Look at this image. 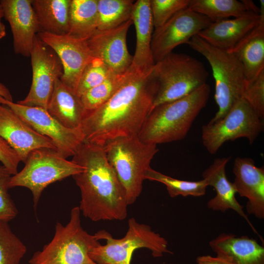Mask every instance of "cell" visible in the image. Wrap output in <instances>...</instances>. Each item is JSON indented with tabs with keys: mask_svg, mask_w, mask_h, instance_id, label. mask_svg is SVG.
I'll return each instance as SVG.
<instances>
[{
	"mask_svg": "<svg viewBox=\"0 0 264 264\" xmlns=\"http://www.w3.org/2000/svg\"><path fill=\"white\" fill-rule=\"evenodd\" d=\"M154 67L142 70L131 66L126 81L112 97L87 111L80 126L84 142L103 146L117 138L138 135L158 89Z\"/></svg>",
	"mask_w": 264,
	"mask_h": 264,
	"instance_id": "cell-1",
	"label": "cell"
},
{
	"mask_svg": "<svg viewBox=\"0 0 264 264\" xmlns=\"http://www.w3.org/2000/svg\"><path fill=\"white\" fill-rule=\"evenodd\" d=\"M71 161L84 168L72 176L80 190L83 215L93 221L125 220L129 205L126 193L103 146L84 142Z\"/></svg>",
	"mask_w": 264,
	"mask_h": 264,
	"instance_id": "cell-2",
	"label": "cell"
},
{
	"mask_svg": "<svg viewBox=\"0 0 264 264\" xmlns=\"http://www.w3.org/2000/svg\"><path fill=\"white\" fill-rule=\"evenodd\" d=\"M210 93V87L206 83L182 98L156 106L144 123L139 138L156 145L184 139L206 106Z\"/></svg>",
	"mask_w": 264,
	"mask_h": 264,
	"instance_id": "cell-3",
	"label": "cell"
},
{
	"mask_svg": "<svg viewBox=\"0 0 264 264\" xmlns=\"http://www.w3.org/2000/svg\"><path fill=\"white\" fill-rule=\"evenodd\" d=\"M79 206L72 208L66 225L57 222L52 240L42 251L34 254L30 264H97L89 257V252L104 240L106 230L91 235L85 230L81 222Z\"/></svg>",
	"mask_w": 264,
	"mask_h": 264,
	"instance_id": "cell-4",
	"label": "cell"
},
{
	"mask_svg": "<svg viewBox=\"0 0 264 264\" xmlns=\"http://www.w3.org/2000/svg\"><path fill=\"white\" fill-rule=\"evenodd\" d=\"M103 148L125 191L128 204L134 203L141 193L145 174L158 151L157 145L132 136L113 139Z\"/></svg>",
	"mask_w": 264,
	"mask_h": 264,
	"instance_id": "cell-5",
	"label": "cell"
},
{
	"mask_svg": "<svg viewBox=\"0 0 264 264\" xmlns=\"http://www.w3.org/2000/svg\"><path fill=\"white\" fill-rule=\"evenodd\" d=\"M187 44L206 58L212 70L218 110L209 122H215L221 119L242 98L246 80L243 67L232 53L211 45L198 35L191 38Z\"/></svg>",
	"mask_w": 264,
	"mask_h": 264,
	"instance_id": "cell-6",
	"label": "cell"
},
{
	"mask_svg": "<svg viewBox=\"0 0 264 264\" xmlns=\"http://www.w3.org/2000/svg\"><path fill=\"white\" fill-rule=\"evenodd\" d=\"M154 71L158 89L151 110L182 98L206 84L208 72L198 60L183 53H171L155 63Z\"/></svg>",
	"mask_w": 264,
	"mask_h": 264,
	"instance_id": "cell-7",
	"label": "cell"
},
{
	"mask_svg": "<svg viewBox=\"0 0 264 264\" xmlns=\"http://www.w3.org/2000/svg\"><path fill=\"white\" fill-rule=\"evenodd\" d=\"M25 166L11 176L10 188L23 187L30 190L36 211L42 194L49 184L81 172L84 168L62 156L57 151L45 148L33 150Z\"/></svg>",
	"mask_w": 264,
	"mask_h": 264,
	"instance_id": "cell-8",
	"label": "cell"
},
{
	"mask_svg": "<svg viewBox=\"0 0 264 264\" xmlns=\"http://www.w3.org/2000/svg\"><path fill=\"white\" fill-rule=\"evenodd\" d=\"M104 240L105 245L99 244L88 253L97 264H131L133 252L141 248L150 250L155 258L162 257L165 253L173 254L164 237L134 218L129 219L128 229L124 237L115 239L108 232Z\"/></svg>",
	"mask_w": 264,
	"mask_h": 264,
	"instance_id": "cell-9",
	"label": "cell"
},
{
	"mask_svg": "<svg viewBox=\"0 0 264 264\" xmlns=\"http://www.w3.org/2000/svg\"><path fill=\"white\" fill-rule=\"evenodd\" d=\"M263 129V120L241 98L221 119L202 126V141L207 151L214 154L225 142L239 138H245L252 144Z\"/></svg>",
	"mask_w": 264,
	"mask_h": 264,
	"instance_id": "cell-10",
	"label": "cell"
},
{
	"mask_svg": "<svg viewBox=\"0 0 264 264\" xmlns=\"http://www.w3.org/2000/svg\"><path fill=\"white\" fill-rule=\"evenodd\" d=\"M32 83L26 97L18 104L47 109L56 81L63 75L62 63L56 53L36 35L30 53Z\"/></svg>",
	"mask_w": 264,
	"mask_h": 264,
	"instance_id": "cell-11",
	"label": "cell"
},
{
	"mask_svg": "<svg viewBox=\"0 0 264 264\" xmlns=\"http://www.w3.org/2000/svg\"><path fill=\"white\" fill-rule=\"evenodd\" d=\"M1 104L9 107L37 132L49 138L57 151L65 158L73 156L84 142L80 128L65 127L44 109L20 105L3 98Z\"/></svg>",
	"mask_w": 264,
	"mask_h": 264,
	"instance_id": "cell-12",
	"label": "cell"
},
{
	"mask_svg": "<svg viewBox=\"0 0 264 264\" xmlns=\"http://www.w3.org/2000/svg\"><path fill=\"white\" fill-rule=\"evenodd\" d=\"M212 22L207 17L188 8L179 11L162 25L154 29L151 48L155 63L172 53L176 46L187 44L191 38Z\"/></svg>",
	"mask_w": 264,
	"mask_h": 264,
	"instance_id": "cell-13",
	"label": "cell"
},
{
	"mask_svg": "<svg viewBox=\"0 0 264 264\" xmlns=\"http://www.w3.org/2000/svg\"><path fill=\"white\" fill-rule=\"evenodd\" d=\"M37 35L58 56L63 69L60 79L75 92L84 68L95 58L87 40L68 34L59 35L40 32Z\"/></svg>",
	"mask_w": 264,
	"mask_h": 264,
	"instance_id": "cell-14",
	"label": "cell"
},
{
	"mask_svg": "<svg viewBox=\"0 0 264 264\" xmlns=\"http://www.w3.org/2000/svg\"><path fill=\"white\" fill-rule=\"evenodd\" d=\"M132 23L131 19L115 28L97 30L87 40L93 56L103 62L113 73H124L132 64V56L128 51L126 42Z\"/></svg>",
	"mask_w": 264,
	"mask_h": 264,
	"instance_id": "cell-15",
	"label": "cell"
},
{
	"mask_svg": "<svg viewBox=\"0 0 264 264\" xmlns=\"http://www.w3.org/2000/svg\"><path fill=\"white\" fill-rule=\"evenodd\" d=\"M0 136L25 162L33 150L45 148L57 151L52 141L30 127L7 106L0 105Z\"/></svg>",
	"mask_w": 264,
	"mask_h": 264,
	"instance_id": "cell-16",
	"label": "cell"
},
{
	"mask_svg": "<svg viewBox=\"0 0 264 264\" xmlns=\"http://www.w3.org/2000/svg\"><path fill=\"white\" fill-rule=\"evenodd\" d=\"M0 4L11 27L15 53L30 57L34 38L41 32L32 0H1Z\"/></svg>",
	"mask_w": 264,
	"mask_h": 264,
	"instance_id": "cell-17",
	"label": "cell"
},
{
	"mask_svg": "<svg viewBox=\"0 0 264 264\" xmlns=\"http://www.w3.org/2000/svg\"><path fill=\"white\" fill-rule=\"evenodd\" d=\"M233 182L237 193L246 198L248 214L264 219V168L249 157H237L234 162Z\"/></svg>",
	"mask_w": 264,
	"mask_h": 264,
	"instance_id": "cell-18",
	"label": "cell"
},
{
	"mask_svg": "<svg viewBox=\"0 0 264 264\" xmlns=\"http://www.w3.org/2000/svg\"><path fill=\"white\" fill-rule=\"evenodd\" d=\"M231 158L228 156L216 158L203 172V179L208 186L213 187L216 192V196L207 202V207L213 211L222 212L229 209L235 211L247 221L253 231L260 236L243 211V206L236 199L237 192L234 184L226 176L225 167Z\"/></svg>",
	"mask_w": 264,
	"mask_h": 264,
	"instance_id": "cell-19",
	"label": "cell"
},
{
	"mask_svg": "<svg viewBox=\"0 0 264 264\" xmlns=\"http://www.w3.org/2000/svg\"><path fill=\"white\" fill-rule=\"evenodd\" d=\"M260 18V13L249 11L240 17L212 22L198 35L211 45L228 50L257 25Z\"/></svg>",
	"mask_w": 264,
	"mask_h": 264,
	"instance_id": "cell-20",
	"label": "cell"
},
{
	"mask_svg": "<svg viewBox=\"0 0 264 264\" xmlns=\"http://www.w3.org/2000/svg\"><path fill=\"white\" fill-rule=\"evenodd\" d=\"M217 256L233 264H264V247L247 236L222 233L209 242Z\"/></svg>",
	"mask_w": 264,
	"mask_h": 264,
	"instance_id": "cell-21",
	"label": "cell"
},
{
	"mask_svg": "<svg viewBox=\"0 0 264 264\" xmlns=\"http://www.w3.org/2000/svg\"><path fill=\"white\" fill-rule=\"evenodd\" d=\"M260 18L257 25L239 42L227 51L241 62L246 80L264 70V0H260Z\"/></svg>",
	"mask_w": 264,
	"mask_h": 264,
	"instance_id": "cell-22",
	"label": "cell"
},
{
	"mask_svg": "<svg viewBox=\"0 0 264 264\" xmlns=\"http://www.w3.org/2000/svg\"><path fill=\"white\" fill-rule=\"evenodd\" d=\"M136 31V46L132 66L146 70L155 65L151 43L154 23L150 0H138L134 2L131 18Z\"/></svg>",
	"mask_w": 264,
	"mask_h": 264,
	"instance_id": "cell-23",
	"label": "cell"
},
{
	"mask_svg": "<svg viewBox=\"0 0 264 264\" xmlns=\"http://www.w3.org/2000/svg\"><path fill=\"white\" fill-rule=\"evenodd\" d=\"M46 110L61 124L71 129L80 128L87 112L81 98L60 79L55 82Z\"/></svg>",
	"mask_w": 264,
	"mask_h": 264,
	"instance_id": "cell-24",
	"label": "cell"
},
{
	"mask_svg": "<svg viewBox=\"0 0 264 264\" xmlns=\"http://www.w3.org/2000/svg\"><path fill=\"white\" fill-rule=\"evenodd\" d=\"M71 0H32L41 32L65 35L69 31Z\"/></svg>",
	"mask_w": 264,
	"mask_h": 264,
	"instance_id": "cell-25",
	"label": "cell"
},
{
	"mask_svg": "<svg viewBox=\"0 0 264 264\" xmlns=\"http://www.w3.org/2000/svg\"><path fill=\"white\" fill-rule=\"evenodd\" d=\"M98 0H71L68 34L88 40L97 30Z\"/></svg>",
	"mask_w": 264,
	"mask_h": 264,
	"instance_id": "cell-26",
	"label": "cell"
},
{
	"mask_svg": "<svg viewBox=\"0 0 264 264\" xmlns=\"http://www.w3.org/2000/svg\"><path fill=\"white\" fill-rule=\"evenodd\" d=\"M188 8L212 22L240 17L249 11L243 0H190Z\"/></svg>",
	"mask_w": 264,
	"mask_h": 264,
	"instance_id": "cell-27",
	"label": "cell"
},
{
	"mask_svg": "<svg viewBox=\"0 0 264 264\" xmlns=\"http://www.w3.org/2000/svg\"><path fill=\"white\" fill-rule=\"evenodd\" d=\"M132 0H98V30L115 28L131 19Z\"/></svg>",
	"mask_w": 264,
	"mask_h": 264,
	"instance_id": "cell-28",
	"label": "cell"
},
{
	"mask_svg": "<svg viewBox=\"0 0 264 264\" xmlns=\"http://www.w3.org/2000/svg\"><path fill=\"white\" fill-rule=\"evenodd\" d=\"M145 180L155 181L165 185L171 198L183 197H200L205 194L208 187L202 179L198 181H187L178 179L155 171L151 167L146 171Z\"/></svg>",
	"mask_w": 264,
	"mask_h": 264,
	"instance_id": "cell-29",
	"label": "cell"
},
{
	"mask_svg": "<svg viewBox=\"0 0 264 264\" xmlns=\"http://www.w3.org/2000/svg\"><path fill=\"white\" fill-rule=\"evenodd\" d=\"M129 69L123 74H111L83 94L80 98L87 111L97 109L110 99L126 81Z\"/></svg>",
	"mask_w": 264,
	"mask_h": 264,
	"instance_id": "cell-30",
	"label": "cell"
},
{
	"mask_svg": "<svg viewBox=\"0 0 264 264\" xmlns=\"http://www.w3.org/2000/svg\"><path fill=\"white\" fill-rule=\"evenodd\" d=\"M8 222L0 220V264H19L27 248L13 232Z\"/></svg>",
	"mask_w": 264,
	"mask_h": 264,
	"instance_id": "cell-31",
	"label": "cell"
},
{
	"mask_svg": "<svg viewBox=\"0 0 264 264\" xmlns=\"http://www.w3.org/2000/svg\"><path fill=\"white\" fill-rule=\"evenodd\" d=\"M113 73L100 59L95 58L84 68L78 81L75 93L81 97L91 88L102 83Z\"/></svg>",
	"mask_w": 264,
	"mask_h": 264,
	"instance_id": "cell-32",
	"label": "cell"
},
{
	"mask_svg": "<svg viewBox=\"0 0 264 264\" xmlns=\"http://www.w3.org/2000/svg\"><path fill=\"white\" fill-rule=\"evenodd\" d=\"M154 29L159 27L175 14L188 8L190 0H150Z\"/></svg>",
	"mask_w": 264,
	"mask_h": 264,
	"instance_id": "cell-33",
	"label": "cell"
},
{
	"mask_svg": "<svg viewBox=\"0 0 264 264\" xmlns=\"http://www.w3.org/2000/svg\"><path fill=\"white\" fill-rule=\"evenodd\" d=\"M242 98L262 119L264 118V70L250 80H245Z\"/></svg>",
	"mask_w": 264,
	"mask_h": 264,
	"instance_id": "cell-34",
	"label": "cell"
},
{
	"mask_svg": "<svg viewBox=\"0 0 264 264\" xmlns=\"http://www.w3.org/2000/svg\"><path fill=\"white\" fill-rule=\"evenodd\" d=\"M12 176L3 166H0V220L8 222L13 220L18 213L8 192Z\"/></svg>",
	"mask_w": 264,
	"mask_h": 264,
	"instance_id": "cell-35",
	"label": "cell"
},
{
	"mask_svg": "<svg viewBox=\"0 0 264 264\" xmlns=\"http://www.w3.org/2000/svg\"><path fill=\"white\" fill-rule=\"evenodd\" d=\"M21 160L16 152L0 136V162L12 176L18 173Z\"/></svg>",
	"mask_w": 264,
	"mask_h": 264,
	"instance_id": "cell-36",
	"label": "cell"
},
{
	"mask_svg": "<svg viewBox=\"0 0 264 264\" xmlns=\"http://www.w3.org/2000/svg\"><path fill=\"white\" fill-rule=\"evenodd\" d=\"M196 261L197 264H233L224 258L209 255L199 256Z\"/></svg>",
	"mask_w": 264,
	"mask_h": 264,
	"instance_id": "cell-37",
	"label": "cell"
},
{
	"mask_svg": "<svg viewBox=\"0 0 264 264\" xmlns=\"http://www.w3.org/2000/svg\"><path fill=\"white\" fill-rule=\"evenodd\" d=\"M0 96L8 101H13L12 96L9 90L1 83H0Z\"/></svg>",
	"mask_w": 264,
	"mask_h": 264,
	"instance_id": "cell-38",
	"label": "cell"
},
{
	"mask_svg": "<svg viewBox=\"0 0 264 264\" xmlns=\"http://www.w3.org/2000/svg\"><path fill=\"white\" fill-rule=\"evenodd\" d=\"M3 17H4L3 9L0 4V40L6 35L5 26L1 22V19Z\"/></svg>",
	"mask_w": 264,
	"mask_h": 264,
	"instance_id": "cell-39",
	"label": "cell"
},
{
	"mask_svg": "<svg viewBox=\"0 0 264 264\" xmlns=\"http://www.w3.org/2000/svg\"><path fill=\"white\" fill-rule=\"evenodd\" d=\"M3 97L0 96V105L1 104V100L2 99Z\"/></svg>",
	"mask_w": 264,
	"mask_h": 264,
	"instance_id": "cell-40",
	"label": "cell"
},
{
	"mask_svg": "<svg viewBox=\"0 0 264 264\" xmlns=\"http://www.w3.org/2000/svg\"><path fill=\"white\" fill-rule=\"evenodd\" d=\"M176 264L170 263V264Z\"/></svg>",
	"mask_w": 264,
	"mask_h": 264,
	"instance_id": "cell-41",
	"label": "cell"
}]
</instances>
